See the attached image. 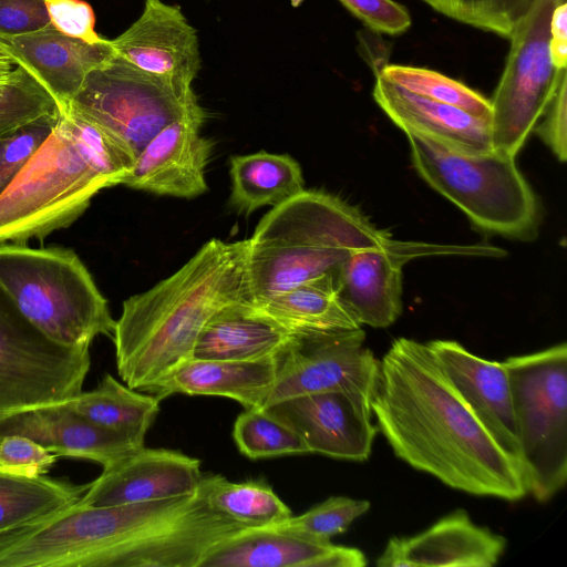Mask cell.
<instances>
[{
    "instance_id": "1",
    "label": "cell",
    "mask_w": 567,
    "mask_h": 567,
    "mask_svg": "<svg viewBox=\"0 0 567 567\" xmlns=\"http://www.w3.org/2000/svg\"><path fill=\"white\" fill-rule=\"evenodd\" d=\"M371 411L394 454L445 485L506 501L528 493L520 465L477 421L429 343L392 342L380 361Z\"/></svg>"
},
{
    "instance_id": "2",
    "label": "cell",
    "mask_w": 567,
    "mask_h": 567,
    "mask_svg": "<svg viewBox=\"0 0 567 567\" xmlns=\"http://www.w3.org/2000/svg\"><path fill=\"white\" fill-rule=\"evenodd\" d=\"M248 240L210 239L175 274L123 302L113 341L118 375L147 393L190 359L221 308L249 301Z\"/></svg>"
},
{
    "instance_id": "3",
    "label": "cell",
    "mask_w": 567,
    "mask_h": 567,
    "mask_svg": "<svg viewBox=\"0 0 567 567\" xmlns=\"http://www.w3.org/2000/svg\"><path fill=\"white\" fill-rule=\"evenodd\" d=\"M124 148L71 109L0 195V244L42 240L74 223L101 189L133 165Z\"/></svg>"
},
{
    "instance_id": "4",
    "label": "cell",
    "mask_w": 567,
    "mask_h": 567,
    "mask_svg": "<svg viewBox=\"0 0 567 567\" xmlns=\"http://www.w3.org/2000/svg\"><path fill=\"white\" fill-rule=\"evenodd\" d=\"M388 238L340 198L305 189L272 207L247 239L250 303L257 306L307 281L334 276L352 254Z\"/></svg>"
},
{
    "instance_id": "5",
    "label": "cell",
    "mask_w": 567,
    "mask_h": 567,
    "mask_svg": "<svg viewBox=\"0 0 567 567\" xmlns=\"http://www.w3.org/2000/svg\"><path fill=\"white\" fill-rule=\"evenodd\" d=\"M244 528L196 492L136 504L79 505L70 532L83 567H199L216 545Z\"/></svg>"
},
{
    "instance_id": "6",
    "label": "cell",
    "mask_w": 567,
    "mask_h": 567,
    "mask_svg": "<svg viewBox=\"0 0 567 567\" xmlns=\"http://www.w3.org/2000/svg\"><path fill=\"white\" fill-rule=\"evenodd\" d=\"M0 287L22 315L52 341L90 347L112 337L115 320L78 255L64 247L0 244Z\"/></svg>"
},
{
    "instance_id": "7",
    "label": "cell",
    "mask_w": 567,
    "mask_h": 567,
    "mask_svg": "<svg viewBox=\"0 0 567 567\" xmlns=\"http://www.w3.org/2000/svg\"><path fill=\"white\" fill-rule=\"evenodd\" d=\"M406 136L420 176L475 226L520 240L536 235L538 200L514 156L495 148L462 153L416 134Z\"/></svg>"
},
{
    "instance_id": "8",
    "label": "cell",
    "mask_w": 567,
    "mask_h": 567,
    "mask_svg": "<svg viewBox=\"0 0 567 567\" xmlns=\"http://www.w3.org/2000/svg\"><path fill=\"white\" fill-rule=\"evenodd\" d=\"M504 365L526 487L546 502L567 481V346L511 357Z\"/></svg>"
},
{
    "instance_id": "9",
    "label": "cell",
    "mask_w": 567,
    "mask_h": 567,
    "mask_svg": "<svg viewBox=\"0 0 567 567\" xmlns=\"http://www.w3.org/2000/svg\"><path fill=\"white\" fill-rule=\"evenodd\" d=\"M69 109L105 131L133 161L168 124L207 115L192 83L148 73L115 53L86 76Z\"/></svg>"
},
{
    "instance_id": "10",
    "label": "cell",
    "mask_w": 567,
    "mask_h": 567,
    "mask_svg": "<svg viewBox=\"0 0 567 567\" xmlns=\"http://www.w3.org/2000/svg\"><path fill=\"white\" fill-rule=\"evenodd\" d=\"M90 367V347L52 341L0 287V416L72 400Z\"/></svg>"
},
{
    "instance_id": "11",
    "label": "cell",
    "mask_w": 567,
    "mask_h": 567,
    "mask_svg": "<svg viewBox=\"0 0 567 567\" xmlns=\"http://www.w3.org/2000/svg\"><path fill=\"white\" fill-rule=\"evenodd\" d=\"M566 0H536L514 29L506 64L491 101L493 148L516 156L555 94L566 69L549 53L554 8Z\"/></svg>"
},
{
    "instance_id": "12",
    "label": "cell",
    "mask_w": 567,
    "mask_h": 567,
    "mask_svg": "<svg viewBox=\"0 0 567 567\" xmlns=\"http://www.w3.org/2000/svg\"><path fill=\"white\" fill-rule=\"evenodd\" d=\"M361 328L295 334L278 357V372L264 408L319 392H344L371 404L380 361L363 346Z\"/></svg>"
},
{
    "instance_id": "13",
    "label": "cell",
    "mask_w": 567,
    "mask_h": 567,
    "mask_svg": "<svg viewBox=\"0 0 567 567\" xmlns=\"http://www.w3.org/2000/svg\"><path fill=\"white\" fill-rule=\"evenodd\" d=\"M293 429L309 453L339 460L365 461L378 427L371 404L344 392H319L264 408Z\"/></svg>"
},
{
    "instance_id": "14",
    "label": "cell",
    "mask_w": 567,
    "mask_h": 567,
    "mask_svg": "<svg viewBox=\"0 0 567 567\" xmlns=\"http://www.w3.org/2000/svg\"><path fill=\"white\" fill-rule=\"evenodd\" d=\"M202 474L196 457L142 446L104 467L79 504L101 507L188 496L197 492Z\"/></svg>"
},
{
    "instance_id": "15",
    "label": "cell",
    "mask_w": 567,
    "mask_h": 567,
    "mask_svg": "<svg viewBox=\"0 0 567 567\" xmlns=\"http://www.w3.org/2000/svg\"><path fill=\"white\" fill-rule=\"evenodd\" d=\"M206 116L181 118L161 130L140 152L122 184L186 199L206 193L205 167L213 148L212 141L200 134Z\"/></svg>"
},
{
    "instance_id": "16",
    "label": "cell",
    "mask_w": 567,
    "mask_h": 567,
    "mask_svg": "<svg viewBox=\"0 0 567 567\" xmlns=\"http://www.w3.org/2000/svg\"><path fill=\"white\" fill-rule=\"evenodd\" d=\"M115 55L152 74L193 83L200 70L199 41L178 6L145 0L142 14L110 40Z\"/></svg>"
},
{
    "instance_id": "17",
    "label": "cell",
    "mask_w": 567,
    "mask_h": 567,
    "mask_svg": "<svg viewBox=\"0 0 567 567\" xmlns=\"http://www.w3.org/2000/svg\"><path fill=\"white\" fill-rule=\"evenodd\" d=\"M429 346L477 421L522 467L511 385L504 362L482 359L452 340H434Z\"/></svg>"
},
{
    "instance_id": "18",
    "label": "cell",
    "mask_w": 567,
    "mask_h": 567,
    "mask_svg": "<svg viewBox=\"0 0 567 567\" xmlns=\"http://www.w3.org/2000/svg\"><path fill=\"white\" fill-rule=\"evenodd\" d=\"M8 435L29 437L58 456L90 460L103 468L144 446L126 434L91 422L68 401L0 416V440Z\"/></svg>"
},
{
    "instance_id": "19",
    "label": "cell",
    "mask_w": 567,
    "mask_h": 567,
    "mask_svg": "<svg viewBox=\"0 0 567 567\" xmlns=\"http://www.w3.org/2000/svg\"><path fill=\"white\" fill-rule=\"evenodd\" d=\"M0 48L45 89L60 112L69 109L86 76L114 55L110 40L86 43L52 24L32 33L0 38Z\"/></svg>"
},
{
    "instance_id": "20",
    "label": "cell",
    "mask_w": 567,
    "mask_h": 567,
    "mask_svg": "<svg viewBox=\"0 0 567 567\" xmlns=\"http://www.w3.org/2000/svg\"><path fill=\"white\" fill-rule=\"evenodd\" d=\"M505 547L503 536L475 524L464 509H457L417 535L392 537L375 564L379 567H492Z\"/></svg>"
},
{
    "instance_id": "21",
    "label": "cell",
    "mask_w": 567,
    "mask_h": 567,
    "mask_svg": "<svg viewBox=\"0 0 567 567\" xmlns=\"http://www.w3.org/2000/svg\"><path fill=\"white\" fill-rule=\"evenodd\" d=\"M375 76L374 101L405 134H416L462 153L493 150L489 120L417 95L379 74Z\"/></svg>"
},
{
    "instance_id": "22",
    "label": "cell",
    "mask_w": 567,
    "mask_h": 567,
    "mask_svg": "<svg viewBox=\"0 0 567 567\" xmlns=\"http://www.w3.org/2000/svg\"><path fill=\"white\" fill-rule=\"evenodd\" d=\"M404 260L390 237L352 254L334 275L338 299L361 326L385 328L402 312Z\"/></svg>"
},
{
    "instance_id": "23",
    "label": "cell",
    "mask_w": 567,
    "mask_h": 567,
    "mask_svg": "<svg viewBox=\"0 0 567 567\" xmlns=\"http://www.w3.org/2000/svg\"><path fill=\"white\" fill-rule=\"evenodd\" d=\"M278 357L256 361L188 359L148 393L159 401L174 394L219 395L245 409L264 408L275 385Z\"/></svg>"
},
{
    "instance_id": "24",
    "label": "cell",
    "mask_w": 567,
    "mask_h": 567,
    "mask_svg": "<svg viewBox=\"0 0 567 567\" xmlns=\"http://www.w3.org/2000/svg\"><path fill=\"white\" fill-rule=\"evenodd\" d=\"M293 336L249 301L235 302L209 318L196 340L192 358L227 361L276 358Z\"/></svg>"
},
{
    "instance_id": "25",
    "label": "cell",
    "mask_w": 567,
    "mask_h": 567,
    "mask_svg": "<svg viewBox=\"0 0 567 567\" xmlns=\"http://www.w3.org/2000/svg\"><path fill=\"white\" fill-rule=\"evenodd\" d=\"M333 548L286 529L244 528L216 545L199 567H329Z\"/></svg>"
},
{
    "instance_id": "26",
    "label": "cell",
    "mask_w": 567,
    "mask_h": 567,
    "mask_svg": "<svg viewBox=\"0 0 567 567\" xmlns=\"http://www.w3.org/2000/svg\"><path fill=\"white\" fill-rule=\"evenodd\" d=\"M230 206L245 216L264 206L276 207L305 190L299 163L287 154L266 151L229 159Z\"/></svg>"
},
{
    "instance_id": "27",
    "label": "cell",
    "mask_w": 567,
    "mask_h": 567,
    "mask_svg": "<svg viewBox=\"0 0 567 567\" xmlns=\"http://www.w3.org/2000/svg\"><path fill=\"white\" fill-rule=\"evenodd\" d=\"M254 307L292 334L361 328L338 299L334 276L307 281Z\"/></svg>"
},
{
    "instance_id": "28",
    "label": "cell",
    "mask_w": 567,
    "mask_h": 567,
    "mask_svg": "<svg viewBox=\"0 0 567 567\" xmlns=\"http://www.w3.org/2000/svg\"><path fill=\"white\" fill-rule=\"evenodd\" d=\"M89 484L0 471V533L48 519L78 504Z\"/></svg>"
},
{
    "instance_id": "29",
    "label": "cell",
    "mask_w": 567,
    "mask_h": 567,
    "mask_svg": "<svg viewBox=\"0 0 567 567\" xmlns=\"http://www.w3.org/2000/svg\"><path fill=\"white\" fill-rule=\"evenodd\" d=\"M69 406L91 422L131 436L144 445L145 434L159 411V400L142 394L105 373L99 385L68 401Z\"/></svg>"
},
{
    "instance_id": "30",
    "label": "cell",
    "mask_w": 567,
    "mask_h": 567,
    "mask_svg": "<svg viewBox=\"0 0 567 567\" xmlns=\"http://www.w3.org/2000/svg\"><path fill=\"white\" fill-rule=\"evenodd\" d=\"M197 492L212 509L245 528L271 527L292 515L264 480L235 483L218 474H202Z\"/></svg>"
},
{
    "instance_id": "31",
    "label": "cell",
    "mask_w": 567,
    "mask_h": 567,
    "mask_svg": "<svg viewBox=\"0 0 567 567\" xmlns=\"http://www.w3.org/2000/svg\"><path fill=\"white\" fill-rule=\"evenodd\" d=\"M378 75V74H377ZM379 75L386 81L426 99L462 109L491 121V101L460 81L436 71L399 64H386Z\"/></svg>"
},
{
    "instance_id": "32",
    "label": "cell",
    "mask_w": 567,
    "mask_h": 567,
    "mask_svg": "<svg viewBox=\"0 0 567 567\" xmlns=\"http://www.w3.org/2000/svg\"><path fill=\"white\" fill-rule=\"evenodd\" d=\"M233 437L249 458L307 454L300 435L264 408L245 409L235 421Z\"/></svg>"
},
{
    "instance_id": "33",
    "label": "cell",
    "mask_w": 567,
    "mask_h": 567,
    "mask_svg": "<svg viewBox=\"0 0 567 567\" xmlns=\"http://www.w3.org/2000/svg\"><path fill=\"white\" fill-rule=\"evenodd\" d=\"M60 110L53 97L27 71L17 66L0 82V140Z\"/></svg>"
},
{
    "instance_id": "34",
    "label": "cell",
    "mask_w": 567,
    "mask_h": 567,
    "mask_svg": "<svg viewBox=\"0 0 567 567\" xmlns=\"http://www.w3.org/2000/svg\"><path fill=\"white\" fill-rule=\"evenodd\" d=\"M460 23L509 39L536 0H422Z\"/></svg>"
},
{
    "instance_id": "35",
    "label": "cell",
    "mask_w": 567,
    "mask_h": 567,
    "mask_svg": "<svg viewBox=\"0 0 567 567\" xmlns=\"http://www.w3.org/2000/svg\"><path fill=\"white\" fill-rule=\"evenodd\" d=\"M370 508L368 501L332 496L299 516H290L271 526L306 535L319 540L344 533L353 520Z\"/></svg>"
},
{
    "instance_id": "36",
    "label": "cell",
    "mask_w": 567,
    "mask_h": 567,
    "mask_svg": "<svg viewBox=\"0 0 567 567\" xmlns=\"http://www.w3.org/2000/svg\"><path fill=\"white\" fill-rule=\"evenodd\" d=\"M60 112L45 115L0 140V195L53 130Z\"/></svg>"
},
{
    "instance_id": "37",
    "label": "cell",
    "mask_w": 567,
    "mask_h": 567,
    "mask_svg": "<svg viewBox=\"0 0 567 567\" xmlns=\"http://www.w3.org/2000/svg\"><path fill=\"white\" fill-rule=\"evenodd\" d=\"M58 455L22 435L0 440V471L25 477L44 475L56 462Z\"/></svg>"
},
{
    "instance_id": "38",
    "label": "cell",
    "mask_w": 567,
    "mask_h": 567,
    "mask_svg": "<svg viewBox=\"0 0 567 567\" xmlns=\"http://www.w3.org/2000/svg\"><path fill=\"white\" fill-rule=\"evenodd\" d=\"M371 32L399 35L411 27L408 9L394 0H339Z\"/></svg>"
},
{
    "instance_id": "39",
    "label": "cell",
    "mask_w": 567,
    "mask_h": 567,
    "mask_svg": "<svg viewBox=\"0 0 567 567\" xmlns=\"http://www.w3.org/2000/svg\"><path fill=\"white\" fill-rule=\"evenodd\" d=\"M51 24L63 34L95 44L102 42L94 30L95 16L83 0H47Z\"/></svg>"
},
{
    "instance_id": "40",
    "label": "cell",
    "mask_w": 567,
    "mask_h": 567,
    "mask_svg": "<svg viewBox=\"0 0 567 567\" xmlns=\"http://www.w3.org/2000/svg\"><path fill=\"white\" fill-rule=\"evenodd\" d=\"M534 131L559 162L567 158V71L559 80L554 96L539 117Z\"/></svg>"
},
{
    "instance_id": "41",
    "label": "cell",
    "mask_w": 567,
    "mask_h": 567,
    "mask_svg": "<svg viewBox=\"0 0 567 567\" xmlns=\"http://www.w3.org/2000/svg\"><path fill=\"white\" fill-rule=\"evenodd\" d=\"M50 24L47 0H0V38L32 33Z\"/></svg>"
},
{
    "instance_id": "42",
    "label": "cell",
    "mask_w": 567,
    "mask_h": 567,
    "mask_svg": "<svg viewBox=\"0 0 567 567\" xmlns=\"http://www.w3.org/2000/svg\"><path fill=\"white\" fill-rule=\"evenodd\" d=\"M549 53L557 69H566L567 63V1L557 4L549 23Z\"/></svg>"
},
{
    "instance_id": "43",
    "label": "cell",
    "mask_w": 567,
    "mask_h": 567,
    "mask_svg": "<svg viewBox=\"0 0 567 567\" xmlns=\"http://www.w3.org/2000/svg\"><path fill=\"white\" fill-rule=\"evenodd\" d=\"M16 69L13 60L0 48V82L8 80Z\"/></svg>"
}]
</instances>
